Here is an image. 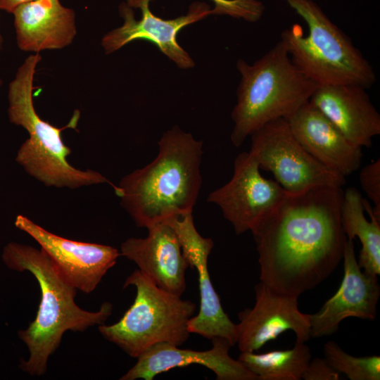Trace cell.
I'll return each mask as SVG.
<instances>
[{
    "label": "cell",
    "instance_id": "5bb4252c",
    "mask_svg": "<svg viewBox=\"0 0 380 380\" xmlns=\"http://www.w3.org/2000/svg\"><path fill=\"white\" fill-rule=\"evenodd\" d=\"M343 259L344 275L339 289L317 312L309 315L311 337L334 334L348 317L370 320L376 317L380 296L378 275L361 270L353 239H347Z\"/></svg>",
    "mask_w": 380,
    "mask_h": 380
},
{
    "label": "cell",
    "instance_id": "7c38bea8",
    "mask_svg": "<svg viewBox=\"0 0 380 380\" xmlns=\"http://www.w3.org/2000/svg\"><path fill=\"white\" fill-rule=\"evenodd\" d=\"M14 224L39 243L69 284L86 293L94 291L120 255L113 246L72 241L52 234L22 215H17Z\"/></svg>",
    "mask_w": 380,
    "mask_h": 380
},
{
    "label": "cell",
    "instance_id": "277c9868",
    "mask_svg": "<svg viewBox=\"0 0 380 380\" xmlns=\"http://www.w3.org/2000/svg\"><path fill=\"white\" fill-rule=\"evenodd\" d=\"M41 60L39 53L29 56L8 86L9 121L23 127L29 134V138L17 152L16 162L29 175L49 186L75 189L108 183L116 191L118 186L101 173L91 170H78L66 159L71 149L63 141L61 132L66 128H76L79 110H75L69 123L61 128L42 120L37 113L32 99L33 82L36 68Z\"/></svg>",
    "mask_w": 380,
    "mask_h": 380
},
{
    "label": "cell",
    "instance_id": "7a4b0ae2",
    "mask_svg": "<svg viewBox=\"0 0 380 380\" xmlns=\"http://www.w3.org/2000/svg\"><path fill=\"white\" fill-rule=\"evenodd\" d=\"M158 144L155 159L125 176L115 191L122 207L140 227L192 212L202 185V141L174 126Z\"/></svg>",
    "mask_w": 380,
    "mask_h": 380
},
{
    "label": "cell",
    "instance_id": "484cf974",
    "mask_svg": "<svg viewBox=\"0 0 380 380\" xmlns=\"http://www.w3.org/2000/svg\"><path fill=\"white\" fill-rule=\"evenodd\" d=\"M34 0H0V10L12 13L20 5Z\"/></svg>",
    "mask_w": 380,
    "mask_h": 380
},
{
    "label": "cell",
    "instance_id": "83f0119b",
    "mask_svg": "<svg viewBox=\"0 0 380 380\" xmlns=\"http://www.w3.org/2000/svg\"><path fill=\"white\" fill-rule=\"evenodd\" d=\"M2 84H3V81H2V80H1V77H0V88H1V85H2Z\"/></svg>",
    "mask_w": 380,
    "mask_h": 380
},
{
    "label": "cell",
    "instance_id": "d6986e66",
    "mask_svg": "<svg viewBox=\"0 0 380 380\" xmlns=\"http://www.w3.org/2000/svg\"><path fill=\"white\" fill-rule=\"evenodd\" d=\"M12 14L17 44L24 51L61 49L77 34L74 10L59 0H34L18 6Z\"/></svg>",
    "mask_w": 380,
    "mask_h": 380
},
{
    "label": "cell",
    "instance_id": "e0dca14e",
    "mask_svg": "<svg viewBox=\"0 0 380 380\" xmlns=\"http://www.w3.org/2000/svg\"><path fill=\"white\" fill-rule=\"evenodd\" d=\"M285 119L302 146L324 166L345 177L359 168L362 148L348 141L309 101Z\"/></svg>",
    "mask_w": 380,
    "mask_h": 380
},
{
    "label": "cell",
    "instance_id": "9a60e30c",
    "mask_svg": "<svg viewBox=\"0 0 380 380\" xmlns=\"http://www.w3.org/2000/svg\"><path fill=\"white\" fill-rule=\"evenodd\" d=\"M211 341L213 347L204 351L183 349L167 343L155 344L144 351L137 363L120 379L152 380L176 367L199 365L212 370L217 380H259L239 360L229 355L232 345L227 339L214 337Z\"/></svg>",
    "mask_w": 380,
    "mask_h": 380
},
{
    "label": "cell",
    "instance_id": "8fae6325",
    "mask_svg": "<svg viewBox=\"0 0 380 380\" xmlns=\"http://www.w3.org/2000/svg\"><path fill=\"white\" fill-rule=\"evenodd\" d=\"M163 222L173 229L189 266L195 268L198 273L200 308L198 314L189 320V331L210 340L214 337H222L227 339L232 346H234L237 341L236 324L224 311L208 269L213 241L203 237L198 232L192 212L176 215Z\"/></svg>",
    "mask_w": 380,
    "mask_h": 380
},
{
    "label": "cell",
    "instance_id": "6da1fadb",
    "mask_svg": "<svg viewBox=\"0 0 380 380\" xmlns=\"http://www.w3.org/2000/svg\"><path fill=\"white\" fill-rule=\"evenodd\" d=\"M341 187L317 186L286 195L251 232L260 281L274 293L298 298L324 281L343 259Z\"/></svg>",
    "mask_w": 380,
    "mask_h": 380
},
{
    "label": "cell",
    "instance_id": "5b68a950",
    "mask_svg": "<svg viewBox=\"0 0 380 380\" xmlns=\"http://www.w3.org/2000/svg\"><path fill=\"white\" fill-rule=\"evenodd\" d=\"M236 67L241 80L230 137L236 147L265 124L287 118L318 86L292 62L280 41L253 64L239 59Z\"/></svg>",
    "mask_w": 380,
    "mask_h": 380
},
{
    "label": "cell",
    "instance_id": "4316f807",
    "mask_svg": "<svg viewBox=\"0 0 380 380\" xmlns=\"http://www.w3.org/2000/svg\"><path fill=\"white\" fill-rule=\"evenodd\" d=\"M3 42H4L3 37H2V35H1V32H0V49H1L2 48V46H3Z\"/></svg>",
    "mask_w": 380,
    "mask_h": 380
},
{
    "label": "cell",
    "instance_id": "d4e9b609",
    "mask_svg": "<svg viewBox=\"0 0 380 380\" xmlns=\"http://www.w3.org/2000/svg\"><path fill=\"white\" fill-rule=\"evenodd\" d=\"M305 380H338L339 372L325 358L316 357L309 362L302 378Z\"/></svg>",
    "mask_w": 380,
    "mask_h": 380
},
{
    "label": "cell",
    "instance_id": "3957f363",
    "mask_svg": "<svg viewBox=\"0 0 380 380\" xmlns=\"http://www.w3.org/2000/svg\"><path fill=\"white\" fill-rule=\"evenodd\" d=\"M1 259L12 270L31 272L39 284L41 300L36 318L26 329L18 331V336L30 353L26 361H21L20 368L31 375H43L48 360L59 346L64 333L68 330L84 331L103 324L112 313V304L103 303L96 312L81 309L75 302L77 289L42 249L9 242L3 248Z\"/></svg>",
    "mask_w": 380,
    "mask_h": 380
},
{
    "label": "cell",
    "instance_id": "603a6c76",
    "mask_svg": "<svg viewBox=\"0 0 380 380\" xmlns=\"http://www.w3.org/2000/svg\"><path fill=\"white\" fill-rule=\"evenodd\" d=\"M214 3L213 15H227L249 22L260 19L264 4L258 0H210Z\"/></svg>",
    "mask_w": 380,
    "mask_h": 380
},
{
    "label": "cell",
    "instance_id": "8992f818",
    "mask_svg": "<svg viewBox=\"0 0 380 380\" xmlns=\"http://www.w3.org/2000/svg\"><path fill=\"white\" fill-rule=\"evenodd\" d=\"M305 22L308 34L294 24L280 42L292 62L318 86L356 84L365 89L376 82L369 62L313 0H284Z\"/></svg>",
    "mask_w": 380,
    "mask_h": 380
},
{
    "label": "cell",
    "instance_id": "2e32d148",
    "mask_svg": "<svg viewBox=\"0 0 380 380\" xmlns=\"http://www.w3.org/2000/svg\"><path fill=\"white\" fill-rule=\"evenodd\" d=\"M148 229L146 238H129L121 244L120 255L160 289L181 296L184 292L189 263L173 229L161 222Z\"/></svg>",
    "mask_w": 380,
    "mask_h": 380
},
{
    "label": "cell",
    "instance_id": "cb8c5ba5",
    "mask_svg": "<svg viewBox=\"0 0 380 380\" xmlns=\"http://www.w3.org/2000/svg\"><path fill=\"white\" fill-rule=\"evenodd\" d=\"M359 177L362 189L373 203V213L380 220V160L364 167Z\"/></svg>",
    "mask_w": 380,
    "mask_h": 380
},
{
    "label": "cell",
    "instance_id": "ba28073f",
    "mask_svg": "<svg viewBox=\"0 0 380 380\" xmlns=\"http://www.w3.org/2000/svg\"><path fill=\"white\" fill-rule=\"evenodd\" d=\"M250 153L260 169L271 172L289 193L317 186L341 187L345 177L315 160L293 134L285 118L271 121L251 135Z\"/></svg>",
    "mask_w": 380,
    "mask_h": 380
},
{
    "label": "cell",
    "instance_id": "52a82bcc",
    "mask_svg": "<svg viewBox=\"0 0 380 380\" xmlns=\"http://www.w3.org/2000/svg\"><path fill=\"white\" fill-rule=\"evenodd\" d=\"M128 286L137 289L134 301L118 322L99 325L106 339L135 358L157 343L180 346L186 341L194 302L160 289L139 270L125 280L123 287Z\"/></svg>",
    "mask_w": 380,
    "mask_h": 380
},
{
    "label": "cell",
    "instance_id": "44dd1931",
    "mask_svg": "<svg viewBox=\"0 0 380 380\" xmlns=\"http://www.w3.org/2000/svg\"><path fill=\"white\" fill-rule=\"evenodd\" d=\"M238 360L259 380H300L311 360L309 347L296 342L293 348L256 354L241 352Z\"/></svg>",
    "mask_w": 380,
    "mask_h": 380
},
{
    "label": "cell",
    "instance_id": "9c48e42d",
    "mask_svg": "<svg viewBox=\"0 0 380 380\" xmlns=\"http://www.w3.org/2000/svg\"><path fill=\"white\" fill-rule=\"evenodd\" d=\"M286 194L278 182L262 176L259 165L250 152H242L234 160L231 179L212 191L207 201L220 208L224 217L239 235L253 229Z\"/></svg>",
    "mask_w": 380,
    "mask_h": 380
},
{
    "label": "cell",
    "instance_id": "30bf717a",
    "mask_svg": "<svg viewBox=\"0 0 380 380\" xmlns=\"http://www.w3.org/2000/svg\"><path fill=\"white\" fill-rule=\"evenodd\" d=\"M151 0H127L119 6L124 23L106 33L101 46L106 54L112 53L136 39H146L173 61L181 68H189L194 62L177 41L179 32L184 27L212 15V8L204 2L193 3L186 15L165 20L154 15L150 8Z\"/></svg>",
    "mask_w": 380,
    "mask_h": 380
},
{
    "label": "cell",
    "instance_id": "7402d4cb",
    "mask_svg": "<svg viewBox=\"0 0 380 380\" xmlns=\"http://www.w3.org/2000/svg\"><path fill=\"white\" fill-rule=\"evenodd\" d=\"M324 358L339 373L350 380H379L380 357H354L346 353L336 342L324 345Z\"/></svg>",
    "mask_w": 380,
    "mask_h": 380
},
{
    "label": "cell",
    "instance_id": "4fadbf2b",
    "mask_svg": "<svg viewBox=\"0 0 380 380\" xmlns=\"http://www.w3.org/2000/svg\"><path fill=\"white\" fill-rule=\"evenodd\" d=\"M255 291L254 306L238 314L236 344L241 352H255L288 330L296 334L297 342L311 338L310 316L299 310L298 298L274 293L260 281Z\"/></svg>",
    "mask_w": 380,
    "mask_h": 380
},
{
    "label": "cell",
    "instance_id": "ffe728a7",
    "mask_svg": "<svg viewBox=\"0 0 380 380\" xmlns=\"http://www.w3.org/2000/svg\"><path fill=\"white\" fill-rule=\"evenodd\" d=\"M341 223L347 239L358 237L362 248L358 265L370 274H380V220L370 204L355 188L343 192L341 207Z\"/></svg>",
    "mask_w": 380,
    "mask_h": 380
},
{
    "label": "cell",
    "instance_id": "ac0fdd59",
    "mask_svg": "<svg viewBox=\"0 0 380 380\" xmlns=\"http://www.w3.org/2000/svg\"><path fill=\"white\" fill-rule=\"evenodd\" d=\"M309 101L357 146L370 147L380 134V114L361 86H317Z\"/></svg>",
    "mask_w": 380,
    "mask_h": 380
}]
</instances>
